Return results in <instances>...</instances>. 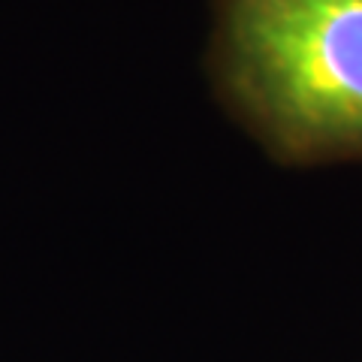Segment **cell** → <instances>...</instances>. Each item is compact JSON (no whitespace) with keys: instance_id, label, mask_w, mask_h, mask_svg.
<instances>
[{"instance_id":"6da1fadb","label":"cell","mask_w":362,"mask_h":362,"mask_svg":"<svg viewBox=\"0 0 362 362\" xmlns=\"http://www.w3.org/2000/svg\"><path fill=\"white\" fill-rule=\"evenodd\" d=\"M211 66L275 160L362 163V0H214Z\"/></svg>"}]
</instances>
